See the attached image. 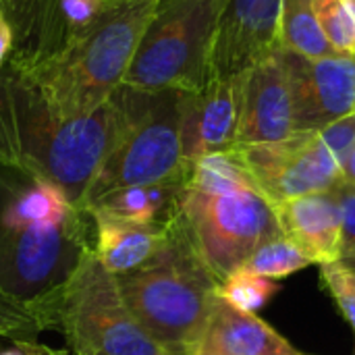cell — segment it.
<instances>
[{
  "label": "cell",
  "mask_w": 355,
  "mask_h": 355,
  "mask_svg": "<svg viewBox=\"0 0 355 355\" xmlns=\"http://www.w3.org/2000/svg\"><path fill=\"white\" fill-rule=\"evenodd\" d=\"M94 250L92 214L58 185L0 164V289L42 304Z\"/></svg>",
  "instance_id": "6da1fadb"
},
{
  "label": "cell",
  "mask_w": 355,
  "mask_h": 355,
  "mask_svg": "<svg viewBox=\"0 0 355 355\" xmlns=\"http://www.w3.org/2000/svg\"><path fill=\"white\" fill-rule=\"evenodd\" d=\"M125 125L114 96L89 116H58L8 64L0 69V164L58 185L79 208Z\"/></svg>",
  "instance_id": "7a4b0ae2"
},
{
  "label": "cell",
  "mask_w": 355,
  "mask_h": 355,
  "mask_svg": "<svg viewBox=\"0 0 355 355\" xmlns=\"http://www.w3.org/2000/svg\"><path fill=\"white\" fill-rule=\"evenodd\" d=\"M156 6L158 0H104L87 29L23 77L58 116H89L125 83Z\"/></svg>",
  "instance_id": "3957f363"
},
{
  "label": "cell",
  "mask_w": 355,
  "mask_h": 355,
  "mask_svg": "<svg viewBox=\"0 0 355 355\" xmlns=\"http://www.w3.org/2000/svg\"><path fill=\"white\" fill-rule=\"evenodd\" d=\"M114 279L135 320L168 352L185 355L206 335L218 279L193 248L179 214L168 220L166 241L156 256Z\"/></svg>",
  "instance_id": "277c9868"
},
{
  "label": "cell",
  "mask_w": 355,
  "mask_h": 355,
  "mask_svg": "<svg viewBox=\"0 0 355 355\" xmlns=\"http://www.w3.org/2000/svg\"><path fill=\"white\" fill-rule=\"evenodd\" d=\"M125 125L100 164L81 208L135 185H152L187 173L181 148L183 89H139L121 85Z\"/></svg>",
  "instance_id": "5b68a950"
},
{
  "label": "cell",
  "mask_w": 355,
  "mask_h": 355,
  "mask_svg": "<svg viewBox=\"0 0 355 355\" xmlns=\"http://www.w3.org/2000/svg\"><path fill=\"white\" fill-rule=\"evenodd\" d=\"M50 331L73 355H177L154 341L125 304L116 279L89 250L75 272L42 304Z\"/></svg>",
  "instance_id": "8992f818"
},
{
  "label": "cell",
  "mask_w": 355,
  "mask_h": 355,
  "mask_svg": "<svg viewBox=\"0 0 355 355\" xmlns=\"http://www.w3.org/2000/svg\"><path fill=\"white\" fill-rule=\"evenodd\" d=\"M225 4L227 0H158L125 85L183 92L204 87Z\"/></svg>",
  "instance_id": "52a82bcc"
},
{
  "label": "cell",
  "mask_w": 355,
  "mask_h": 355,
  "mask_svg": "<svg viewBox=\"0 0 355 355\" xmlns=\"http://www.w3.org/2000/svg\"><path fill=\"white\" fill-rule=\"evenodd\" d=\"M177 214L218 283L266 241L283 235L272 202L256 187L204 193L183 187Z\"/></svg>",
  "instance_id": "ba28073f"
},
{
  "label": "cell",
  "mask_w": 355,
  "mask_h": 355,
  "mask_svg": "<svg viewBox=\"0 0 355 355\" xmlns=\"http://www.w3.org/2000/svg\"><path fill=\"white\" fill-rule=\"evenodd\" d=\"M233 150L272 206L329 191L341 179V164L318 131L293 133L281 141L237 146Z\"/></svg>",
  "instance_id": "9c48e42d"
},
{
  "label": "cell",
  "mask_w": 355,
  "mask_h": 355,
  "mask_svg": "<svg viewBox=\"0 0 355 355\" xmlns=\"http://www.w3.org/2000/svg\"><path fill=\"white\" fill-rule=\"evenodd\" d=\"M281 48V46H279ZM295 133L320 131L355 112V56H304L283 50Z\"/></svg>",
  "instance_id": "30bf717a"
},
{
  "label": "cell",
  "mask_w": 355,
  "mask_h": 355,
  "mask_svg": "<svg viewBox=\"0 0 355 355\" xmlns=\"http://www.w3.org/2000/svg\"><path fill=\"white\" fill-rule=\"evenodd\" d=\"M281 4L283 0H227L212 44L208 79L245 75L279 48Z\"/></svg>",
  "instance_id": "8fae6325"
},
{
  "label": "cell",
  "mask_w": 355,
  "mask_h": 355,
  "mask_svg": "<svg viewBox=\"0 0 355 355\" xmlns=\"http://www.w3.org/2000/svg\"><path fill=\"white\" fill-rule=\"evenodd\" d=\"M245 75L208 79L198 92H185L181 148L187 164L237 146Z\"/></svg>",
  "instance_id": "7c38bea8"
},
{
  "label": "cell",
  "mask_w": 355,
  "mask_h": 355,
  "mask_svg": "<svg viewBox=\"0 0 355 355\" xmlns=\"http://www.w3.org/2000/svg\"><path fill=\"white\" fill-rule=\"evenodd\" d=\"M293 133L291 92L283 54L277 48L245 73L237 146L281 141Z\"/></svg>",
  "instance_id": "4fadbf2b"
},
{
  "label": "cell",
  "mask_w": 355,
  "mask_h": 355,
  "mask_svg": "<svg viewBox=\"0 0 355 355\" xmlns=\"http://www.w3.org/2000/svg\"><path fill=\"white\" fill-rule=\"evenodd\" d=\"M281 233L295 243L312 264L341 260V212L335 193L318 191L275 206Z\"/></svg>",
  "instance_id": "5bb4252c"
},
{
  "label": "cell",
  "mask_w": 355,
  "mask_h": 355,
  "mask_svg": "<svg viewBox=\"0 0 355 355\" xmlns=\"http://www.w3.org/2000/svg\"><path fill=\"white\" fill-rule=\"evenodd\" d=\"M0 10L15 33V48L6 62L12 71L25 75L64 48L60 0H0Z\"/></svg>",
  "instance_id": "9a60e30c"
},
{
  "label": "cell",
  "mask_w": 355,
  "mask_h": 355,
  "mask_svg": "<svg viewBox=\"0 0 355 355\" xmlns=\"http://www.w3.org/2000/svg\"><path fill=\"white\" fill-rule=\"evenodd\" d=\"M94 220V254L114 277L146 264L162 248L166 225H139L102 212H89Z\"/></svg>",
  "instance_id": "2e32d148"
},
{
  "label": "cell",
  "mask_w": 355,
  "mask_h": 355,
  "mask_svg": "<svg viewBox=\"0 0 355 355\" xmlns=\"http://www.w3.org/2000/svg\"><path fill=\"white\" fill-rule=\"evenodd\" d=\"M229 355H302L270 324L216 297L206 331Z\"/></svg>",
  "instance_id": "e0dca14e"
},
{
  "label": "cell",
  "mask_w": 355,
  "mask_h": 355,
  "mask_svg": "<svg viewBox=\"0 0 355 355\" xmlns=\"http://www.w3.org/2000/svg\"><path fill=\"white\" fill-rule=\"evenodd\" d=\"M279 46L304 56H333L312 0H283L279 21Z\"/></svg>",
  "instance_id": "ac0fdd59"
},
{
  "label": "cell",
  "mask_w": 355,
  "mask_h": 355,
  "mask_svg": "<svg viewBox=\"0 0 355 355\" xmlns=\"http://www.w3.org/2000/svg\"><path fill=\"white\" fill-rule=\"evenodd\" d=\"M310 264L312 260L295 243H291L285 235H279L266 241L264 245H260L241 268L275 281V279H285Z\"/></svg>",
  "instance_id": "d6986e66"
},
{
  "label": "cell",
  "mask_w": 355,
  "mask_h": 355,
  "mask_svg": "<svg viewBox=\"0 0 355 355\" xmlns=\"http://www.w3.org/2000/svg\"><path fill=\"white\" fill-rule=\"evenodd\" d=\"M277 291L279 285L272 279L254 275L245 268H237L218 283L216 297L241 312L256 314Z\"/></svg>",
  "instance_id": "ffe728a7"
},
{
  "label": "cell",
  "mask_w": 355,
  "mask_h": 355,
  "mask_svg": "<svg viewBox=\"0 0 355 355\" xmlns=\"http://www.w3.org/2000/svg\"><path fill=\"white\" fill-rule=\"evenodd\" d=\"M335 54L355 56V0H312Z\"/></svg>",
  "instance_id": "44dd1931"
},
{
  "label": "cell",
  "mask_w": 355,
  "mask_h": 355,
  "mask_svg": "<svg viewBox=\"0 0 355 355\" xmlns=\"http://www.w3.org/2000/svg\"><path fill=\"white\" fill-rule=\"evenodd\" d=\"M50 331L40 308L19 302L0 289V339L19 343V341H37V337Z\"/></svg>",
  "instance_id": "7402d4cb"
},
{
  "label": "cell",
  "mask_w": 355,
  "mask_h": 355,
  "mask_svg": "<svg viewBox=\"0 0 355 355\" xmlns=\"http://www.w3.org/2000/svg\"><path fill=\"white\" fill-rule=\"evenodd\" d=\"M320 279L355 331V275L343 262L320 264Z\"/></svg>",
  "instance_id": "603a6c76"
},
{
  "label": "cell",
  "mask_w": 355,
  "mask_h": 355,
  "mask_svg": "<svg viewBox=\"0 0 355 355\" xmlns=\"http://www.w3.org/2000/svg\"><path fill=\"white\" fill-rule=\"evenodd\" d=\"M331 191L335 193L341 212V260L355 258V183L339 179Z\"/></svg>",
  "instance_id": "cb8c5ba5"
},
{
  "label": "cell",
  "mask_w": 355,
  "mask_h": 355,
  "mask_svg": "<svg viewBox=\"0 0 355 355\" xmlns=\"http://www.w3.org/2000/svg\"><path fill=\"white\" fill-rule=\"evenodd\" d=\"M318 133H320L324 146L337 158V162L343 164V160L349 156V152L355 148V112L331 123V125H327Z\"/></svg>",
  "instance_id": "d4e9b609"
},
{
  "label": "cell",
  "mask_w": 355,
  "mask_h": 355,
  "mask_svg": "<svg viewBox=\"0 0 355 355\" xmlns=\"http://www.w3.org/2000/svg\"><path fill=\"white\" fill-rule=\"evenodd\" d=\"M102 2L104 0H60V15L67 29V42L94 23Z\"/></svg>",
  "instance_id": "484cf974"
},
{
  "label": "cell",
  "mask_w": 355,
  "mask_h": 355,
  "mask_svg": "<svg viewBox=\"0 0 355 355\" xmlns=\"http://www.w3.org/2000/svg\"><path fill=\"white\" fill-rule=\"evenodd\" d=\"M12 48H15V33H12L8 19L0 10V69H4L6 62L10 60Z\"/></svg>",
  "instance_id": "4316f807"
},
{
  "label": "cell",
  "mask_w": 355,
  "mask_h": 355,
  "mask_svg": "<svg viewBox=\"0 0 355 355\" xmlns=\"http://www.w3.org/2000/svg\"><path fill=\"white\" fill-rule=\"evenodd\" d=\"M185 355H229L212 337H208V335H204L198 343H193Z\"/></svg>",
  "instance_id": "83f0119b"
},
{
  "label": "cell",
  "mask_w": 355,
  "mask_h": 355,
  "mask_svg": "<svg viewBox=\"0 0 355 355\" xmlns=\"http://www.w3.org/2000/svg\"><path fill=\"white\" fill-rule=\"evenodd\" d=\"M23 347H25V355H69L67 352L42 345L40 341H23Z\"/></svg>",
  "instance_id": "f1b7e54d"
},
{
  "label": "cell",
  "mask_w": 355,
  "mask_h": 355,
  "mask_svg": "<svg viewBox=\"0 0 355 355\" xmlns=\"http://www.w3.org/2000/svg\"><path fill=\"white\" fill-rule=\"evenodd\" d=\"M341 179L355 183V148L349 152V156L341 164Z\"/></svg>",
  "instance_id": "f546056e"
},
{
  "label": "cell",
  "mask_w": 355,
  "mask_h": 355,
  "mask_svg": "<svg viewBox=\"0 0 355 355\" xmlns=\"http://www.w3.org/2000/svg\"><path fill=\"white\" fill-rule=\"evenodd\" d=\"M0 355H25L23 341H19V343H12V345H10V347H6V349H0Z\"/></svg>",
  "instance_id": "4dcf8cb0"
},
{
  "label": "cell",
  "mask_w": 355,
  "mask_h": 355,
  "mask_svg": "<svg viewBox=\"0 0 355 355\" xmlns=\"http://www.w3.org/2000/svg\"><path fill=\"white\" fill-rule=\"evenodd\" d=\"M339 262H343V264L355 275V258H343V260H339Z\"/></svg>",
  "instance_id": "1f68e13d"
},
{
  "label": "cell",
  "mask_w": 355,
  "mask_h": 355,
  "mask_svg": "<svg viewBox=\"0 0 355 355\" xmlns=\"http://www.w3.org/2000/svg\"><path fill=\"white\" fill-rule=\"evenodd\" d=\"M302 355H306V354H302Z\"/></svg>",
  "instance_id": "d6a6232c"
},
{
  "label": "cell",
  "mask_w": 355,
  "mask_h": 355,
  "mask_svg": "<svg viewBox=\"0 0 355 355\" xmlns=\"http://www.w3.org/2000/svg\"><path fill=\"white\" fill-rule=\"evenodd\" d=\"M354 355H355V352H354Z\"/></svg>",
  "instance_id": "836d02e7"
}]
</instances>
